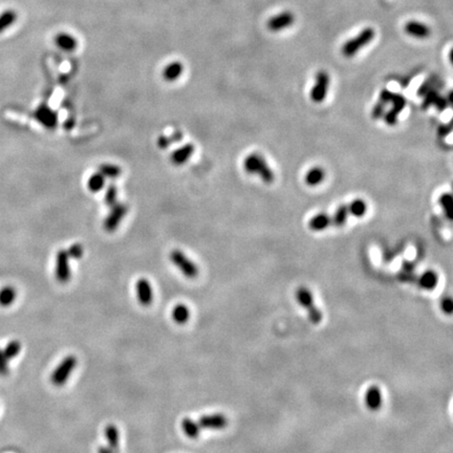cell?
<instances>
[{"mask_svg": "<svg viewBox=\"0 0 453 453\" xmlns=\"http://www.w3.org/2000/svg\"><path fill=\"white\" fill-rule=\"evenodd\" d=\"M18 15L15 11L8 10L0 15V34L5 32L7 29L12 27L17 20Z\"/></svg>", "mask_w": 453, "mask_h": 453, "instance_id": "484cf974", "label": "cell"}, {"mask_svg": "<svg viewBox=\"0 0 453 453\" xmlns=\"http://www.w3.org/2000/svg\"><path fill=\"white\" fill-rule=\"evenodd\" d=\"M10 374V367H9V360L5 356L4 352L0 350V376L6 377Z\"/></svg>", "mask_w": 453, "mask_h": 453, "instance_id": "836d02e7", "label": "cell"}, {"mask_svg": "<svg viewBox=\"0 0 453 453\" xmlns=\"http://www.w3.org/2000/svg\"><path fill=\"white\" fill-rule=\"evenodd\" d=\"M452 201H453L452 195L449 193H444L442 196L439 197V205L443 208L445 215H446L447 219H449V220L452 219V208H453Z\"/></svg>", "mask_w": 453, "mask_h": 453, "instance_id": "1f68e13d", "label": "cell"}, {"mask_svg": "<svg viewBox=\"0 0 453 453\" xmlns=\"http://www.w3.org/2000/svg\"><path fill=\"white\" fill-rule=\"evenodd\" d=\"M438 282V276L437 274L434 271H426L425 273H423L420 279H419V285L426 290V291H432L436 288Z\"/></svg>", "mask_w": 453, "mask_h": 453, "instance_id": "7402d4cb", "label": "cell"}, {"mask_svg": "<svg viewBox=\"0 0 453 453\" xmlns=\"http://www.w3.org/2000/svg\"><path fill=\"white\" fill-rule=\"evenodd\" d=\"M127 213V207L123 204H115L112 209L110 210L109 214L107 215L106 219L104 220V228L106 231L112 232L115 231L118 225L120 224L124 216Z\"/></svg>", "mask_w": 453, "mask_h": 453, "instance_id": "9c48e42d", "label": "cell"}, {"mask_svg": "<svg viewBox=\"0 0 453 453\" xmlns=\"http://www.w3.org/2000/svg\"><path fill=\"white\" fill-rule=\"evenodd\" d=\"M105 437L112 453H120V432L117 426L110 424L105 428Z\"/></svg>", "mask_w": 453, "mask_h": 453, "instance_id": "2e32d148", "label": "cell"}, {"mask_svg": "<svg viewBox=\"0 0 453 453\" xmlns=\"http://www.w3.org/2000/svg\"><path fill=\"white\" fill-rule=\"evenodd\" d=\"M183 71V64L178 61H174L165 67V69L163 70V78L168 82H173L182 76Z\"/></svg>", "mask_w": 453, "mask_h": 453, "instance_id": "44dd1931", "label": "cell"}, {"mask_svg": "<svg viewBox=\"0 0 453 453\" xmlns=\"http://www.w3.org/2000/svg\"><path fill=\"white\" fill-rule=\"evenodd\" d=\"M194 152V146L192 144H186L181 148L176 149L171 154V161L174 165H183L188 162Z\"/></svg>", "mask_w": 453, "mask_h": 453, "instance_id": "d6986e66", "label": "cell"}, {"mask_svg": "<svg viewBox=\"0 0 453 453\" xmlns=\"http://www.w3.org/2000/svg\"><path fill=\"white\" fill-rule=\"evenodd\" d=\"M78 364L77 358L74 356H67L59 364L51 376L52 383L56 386H62L68 380L71 373L74 372L75 367Z\"/></svg>", "mask_w": 453, "mask_h": 453, "instance_id": "277c9868", "label": "cell"}, {"mask_svg": "<svg viewBox=\"0 0 453 453\" xmlns=\"http://www.w3.org/2000/svg\"><path fill=\"white\" fill-rule=\"evenodd\" d=\"M440 307H442V311L447 314V315H451L453 312V302L450 297H446L440 302Z\"/></svg>", "mask_w": 453, "mask_h": 453, "instance_id": "d590c367", "label": "cell"}, {"mask_svg": "<svg viewBox=\"0 0 453 453\" xmlns=\"http://www.w3.org/2000/svg\"><path fill=\"white\" fill-rule=\"evenodd\" d=\"M172 318H173L174 322L177 324L187 323L190 318V312H189L188 306L185 304L175 305L172 311Z\"/></svg>", "mask_w": 453, "mask_h": 453, "instance_id": "603a6c76", "label": "cell"}, {"mask_svg": "<svg viewBox=\"0 0 453 453\" xmlns=\"http://www.w3.org/2000/svg\"><path fill=\"white\" fill-rule=\"evenodd\" d=\"M325 178V172L321 168V167H314V168L309 169L305 176L304 182L309 187H316L319 184L322 183Z\"/></svg>", "mask_w": 453, "mask_h": 453, "instance_id": "ffe728a7", "label": "cell"}, {"mask_svg": "<svg viewBox=\"0 0 453 453\" xmlns=\"http://www.w3.org/2000/svg\"><path fill=\"white\" fill-rule=\"evenodd\" d=\"M390 103H392V108L385 115V122L388 125H393L397 123L398 116L402 112L405 105H406V99L400 93H393Z\"/></svg>", "mask_w": 453, "mask_h": 453, "instance_id": "7c38bea8", "label": "cell"}, {"mask_svg": "<svg viewBox=\"0 0 453 453\" xmlns=\"http://www.w3.org/2000/svg\"><path fill=\"white\" fill-rule=\"evenodd\" d=\"M384 108H385V103H383L382 101H379L376 106L374 107L373 109V118L374 119H379L381 116L384 114Z\"/></svg>", "mask_w": 453, "mask_h": 453, "instance_id": "8d00e7d4", "label": "cell"}, {"mask_svg": "<svg viewBox=\"0 0 453 453\" xmlns=\"http://www.w3.org/2000/svg\"><path fill=\"white\" fill-rule=\"evenodd\" d=\"M16 290L12 287H5L0 290V305L7 307L13 304L16 299Z\"/></svg>", "mask_w": 453, "mask_h": 453, "instance_id": "83f0119b", "label": "cell"}, {"mask_svg": "<svg viewBox=\"0 0 453 453\" xmlns=\"http://www.w3.org/2000/svg\"><path fill=\"white\" fill-rule=\"evenodd\" d=\"M296 297H297L298 303H299L303 308L306 309L308 318H309V320H311V322L314 324L321 323L323 315H322V313H321L320 309L315 305L314 297H313V294L311 293V291L304 287H301L297 290Z\"/></svg>", "mask_w": 453, "mask_h": 453, "instance_id": "3957f363", "label": "cell"}, {"mask_svg": "<svg viewBox=\"0 0 453 453\" xmlns=\"http://www.w3.org/2000/svg\"><path fill=\"white\" fill-rule=\"evenodd\" d=\"M375 38V31L373 28H366L355 38L345 42L341 49V53L345 57H353L364 46L371 43Z\"/></svg>", "mask_w": 453, "mask_h": 453, "instance_id": "7a4b0ae2", "label": "cell"}, {"mask_svg": "<svg viewBox=\"0 0 453 453\" xmlns=\"http://www.w3.org/2000/svg\"><path fill=\"white\" fill-rule=\"evenodd\" d=\"M295 22V16L291 12H282V13L272 17L268 22L267 27L272 32H278L290 28Z\"/></svg>", "mask_w": 453, "mask_h": 453, "instance_id": "30bf717a", "label": "cell"}, {"mask_svg": "<svg viewBox=\"0 0 453 453\" xmlns=\"http://www.w3.org/2000/svg\"><path fill=\"white\" fill-rule=\"evenodd\" d=\"M182 428L183 431L185 432V434L189 437V438H197L199 436L200 433V427L198 425V423H195L193 420H191L190 418H185L182 421Z\"/></svg>", "mask_w": 453, "mask_h": 453, "instance_id": "cb8c5ba5", "label": "cell"}, {"mask_svg": "<svg viewBox=\"0 0 453 453\" xmlns=\"http://www.w3.org/2000/svg\"><path fill=\"white\" fill-rule=\"evenodd\" d=\"M98 453H112V452H111V450H110L108 447L101 446V447H99V449H98Z\"/></svg>", "mask_w": 453, "mask_h": 453, "instance_id": "f35d334b", "label": "cell"}, {"mask_svg": "<svg viewBox=\"0 0 453 453\" xmlns=\"http://www.w3.org/2000/svg\"><path fill=\"white\" fill-rule=\"evenodd\" d=\"M56 278L59 282L66 283L70 279V268H69V256L65 250H60L56 256Z\"/></svg>", "mask_w": 453, "mask_h": 453, "instance_id": "52a82bcc", "label": "cell"}, {"mask_svg": "<svg viewBox=\"0 0 453 453\" xmlns=\"http://www.w3.org/2000/svg\"><path fill=\"white\" fill-rule=\"evenodd\" d=\"M404 30L409 36H412V37L419 38V39H424V38L429 37L431 33L430 28L426 26L425 23L420 22V21H415V20L408 21L406 25H405Z\"/></svg>", "mask_w": 453, "mask_h": 453, "instance_id": "9a60e30c", "label": "cell"}, {"mask_svg": "<svg viewBox=\"0 0 453 453\" xmlns=\"http://www.w3.org/2000/svg\"><path fill=\"white\" fill-rule=\"evenodd\" d=\"M104 184H105V177L101 173L97 172L89 177V180L87 182V187L91 192L97 193L100 191V190L103 189Z\"/></svg>", "mask_w": 453, "mask_h": 453, "instance_id": "f546056e", "label": "cell"}, {"mask_svg": "<svg viewBox=\"0 0 453 453\" xmlns=\"http://www.w3.org/2000/svg\"><path fill=\"white\" fill-rule=\"evenodd\" d=\"M67 254L71 258L78 259V258H80L83 255V248L81 247V245L75 244V245H73L68 249Z\"/></svg>", "mask_w": 453, "mask_h": 453, "instance_id": "e575fe53", "label": "cell"}, {"mask_svg": "<svg viewBox=\"0 0 453 453\" xmlns=\"http://www.w3.org/2000/svg\"><path fill=\"white\" fill-rule=\"evenodd\" d=\"M99 173H101L105 178H117L121 174V169L119 166L112 164H103L99 167Z\"/></svg>", "mask_w": 453, "mask_h": 453, "instance_id": "f1b7e54d", "label": "cell"}, {"mask_svg": "<svg viewBox=\"0 0 453 453\" xmlns=\"http://www.w3.org/2000/svg\"><path fill=\"white\" fill-rule=\"evenodd\" d=\"M170 260L187 278L193 279L198 275L197 266L191 259H189L181 250H173L170 253Z\"/></svg>", "mask_w": 453, "mask_h": 453, "instance_id": "5b68a950", "label": "cell"}, {"mask_svg": "<svg viewBox=\"0 0 453 453\" xmlns=\"http://www.w3.org/2000/svg\"><path fill=\"white\" fill-rule=\"evenodd\" d=\"M348 208H349L350 214H352V215L355 217L364 216L367 211L366 202H365V200H363L361 198L354 199L350 205H348Z\"/></svg>", "mask_w": 453, "mask_h": 453, "instance_id": "d4e9b609", "label": "cell"}, {"mask_svg": "<svg viewBox=\"0 0 453 453\" xmlns=\"http://www.w3.org/2000/svg\"><path fill=\"white\" fill-rule=\"evenodd\" d=\"M349 208L348 205H341L340 207H338V209L333 213V215L331 216V224L336 225V226H342L345 224L349 217Z\"/></svg>", "mask_w": 453, "mask_h": 453, "instance_id": "4316f807", "label": "cell"}, {"mask_svg": "<svg viewBox=\"0 0 453 453\" xmlns=\"http://www.w3.org/2000/svg\"><path fill=\"white\" fill-rule=\"evenodd\" d=\"M55 43L64 52H73L78 45L77 39L67 33H59L55 37Z\"/></svg>", "mask_w": 453, "mask_h": 453, "instance_id": "e0dca14e", "label": "cell"}, {"mask_svg": "<svg viewBox=\"0 0 453 453\" xmlns=\"http://www.w3.org/2000/svg\"><path fill=\"white\" fill-rule=\"evenodd\" d=\"M331 224V216L326 213H318L308 221V228L312 231L319 232L327 229Z\"/></svg>", "mask_w": 453, "mask_h": 453, "instance_id": "ac0fdd59", "label": "cell"}, {"mask_svg": "<svg viewBox=\"0 0 453 453\" xmlns=\"http://www.w3.org/2000/svg\"><path fill=\"white\" fill-rule=\"evenodd\" d=\"M198 425L201 429H208V430H222L228 426V419L221 413L207 414L200 416Z\"/></svg>", "mask_w": 453, "mask_h": 453, "instance_id": "ba28073f", "label": "cell"}, {"mask_svg": "<svg viewBox=\"0 0 453 453\" xmlns=\"http://www.w3.org/2000/svg\"><path fill=\"white\" fill-rule=\"evenodd\" d=\"M136 288H137V296L141 305L143 306L150 305L153 300V290L150 282L145 278H141L138 280Z\"/></svg>", "mask_w": 453, "mask_h": 453, "instance_id": "5bb4252c", "label": "cell"}, {"mask_svg": "<svg viewBox=\"0 0 453 453\" xmlns=\"http://www.w3.org/2000/svg\"><path fill=\"white\" fill-rule=\"evenodd\" d=\"M244 168L249 174H257L266 184H271L275 180L273 170L267 164L265 158L258 153H251L245 159Z\"/></svg>", "mask_w": 453, "mask_h": 453, "instance_id": "6da1fadb", "label": "cell"}, {"mask_svg": "<svg viewBox=\"0 0 453 453\" xmlns=\"http://www.w3.org/2000/svg\"><path fill=\"white\" fill-rule=\"evenodd\" d=\"M20 351H21L20 342L18 340H12L7 344V347L5 348V350L3 352H4L5 356L7 357L8 360H12L19 355Z\"/></svg>", "mask_w": 453, "mask_h": 453, "instance_id": "4dcf8cb0", "label": "cell"}, {"mask_svg": "<svg viewBox=\"0 0 453 453\" xmlns=\"http://www.w3.org/2000/svg\"><path fill=\"white\" fill-rule=\"evenodd\" d=\"M117 196H118L117 188L115 186H109V188L107 189L106 194H105L106 205L114 206L115 204H117Z\"/></svg>", "mask_w": 453, "mask_h": 453, "instance_id": "d6a6232c", "label": "cell"}, {"mask_svg": "<svg viewBox=\"0 0 453 453\" xmlns=\"http://www.w3.org/2000/svg\"><path fill=\"white\" fill-rule=\"evenodd\" d=\"M329 88V76L324 70H320L316 75L315 85L311 90V99L315 103H322L327 96Z\"/></svg>", "mask_w": 453, "mask_h": 453, "instance_id": "8992f818", "label": "cell"}, {"mask_svg": "<svg viewBox=\"0 0 453 453\" xmlns=\"http://www.w3.org/2000/svg\"><path fill=\"white\" fill-rule=\"evenodd\" d=\"M170 139H168L167 137H164V136H162V137H160L159 138V140H158V145L161 147V148H166V147H168L169 145H170Z\"/></svg>", "mask_w": 453, "mask_h": 453, "instance_id": "74e56055", "label": "cell"}, {"mask_svg": "<svg viewBox=\"0 0 453 453\" xmlns=\"http://www.w3.org/2000/svg\"><path fill=\"white\" fill-rule=\"evenodd\" d=\"M35 118L36 120L47 129H54L58 124L56 112L46 105H41L39 108L35 111Z\"/></svg>", "mask_w": 453, "mask_h": 453, "instance_id": "8fae6325", "label": "cell"}, {"mask_svg": "<svg viewBox=\"0 0 453 453\" xmlns=\"http://www.w3.org/2000/svg\"><path fill=\"white\" fill-rule=\"evenodd\" d=\"M365 404L366 407L372 411H378L381 409L383 404L382 391L377 385H373L368 387L365 392Z\"/></svg>", "mask_w": 453, "mask_h": 453, "instance_id": "4fadbf2b", "label": "cell"}]
</instances>
